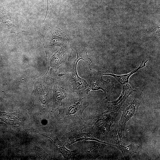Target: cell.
<instances>
[{
  "label": "cell",
  "instance_id": "cell-1",
  "mask_svg": "<svg viewBox=\"0 0 160 160\" xmlns=\"http://www.w3.org/2000/svg\"><path fill=\"white\" fill-rule=\"evenodd\" d=\"M88 94L74 92L63 101L59 108L58 116L63 126L68 128L84 125L85 121L82 118L85 109L89 105Z\"/></svg>",
  "mask_w": 160,
  "mask_h": 160
},
{
  "label": "cell",
  "instance_id": "cell-2",
  "mask_svg": "<svg viewBox=\"0 0 160 160\" xmlns=\"http://www.w3.org/2000/svg\"><path fill=\"white\" fill-rule=\"evenodd\" d=\"M118 112L106 111L91 117L85 121L84 129L100 141L106 140L111 126L116 120Z\"/></svg>",
  "mask_w": 160,
  "mask_h": 160
},
{
  "label": "cell",
  "instance_id": "cell-3",
  "mask_svg": "<svg viewBox=\"0 0 160 160\" xmlns=\"http://www.w3.org/2000/svg\"><path fill=\"white\" fill-rule=\"evenodd\" d=\"M62 79L53 80L52 111L54 112L61 105L63 101L74 92L73 91L69 74H65Z\"/></svg>",
  "mask_w": 160,
  "mask_h": 160
},
{
  "label": "cell",
  "instance_id": "cell-4",
  "mask_svg": "<svg viewBox=\"0 0 160 160\" xmlns=\"http://www.w3.org/2000/svg\"><path fill=\"white\" fill-rule=\"evenodd\" d=\"M141 93L139 89L133 90L131 93L133 99L123 111L121 119L116 127L117 133L120 134L123 137H125L124 132L127 122L137 113L141 102Z\"/></svg>",
  "mask_w": 160,
  "mask_h": 160
},
{
  "label": "cell",
  "instance_id": "cell-5",
  "mask_svg": "<svg viewBox=\"0 0 160 160\" xmlns=\"http://www.w3.org/2000/svg\"><path fill=\"white\" fill-rule=\"evenodd\" d=\"M89 70V85L86 91V93L88 94V92L91 90L101 89L104 91L106 96L110 94L114 88V84L110 83V79L106 81L103 79L102 71H96L91 69Z\"/></svg>",
  "mask_w": 160,
  "mask_h": 160
},
{
  "label": "cell",
  "instance_id": "cell-6",
  "mask_svg": "<svg viewBox=\"0 0 160 160\" xmlns=\"http://www.w3.org/2000/svg\"><path fill=\"white\" fill-rule=\"evenodd\" d=\"M73 51L71 45L68 43L61 47L50 60L49 64L51 69H55L57 72L60 66L69 61Z\"/></svg>",
  "mask_w": 160,
  "mask_h": 160
},
{
  "label": "cell",
  "instance_id": "cell-7",
  "mask_svg": "<svg viewBox=\"0 0 160 160\" xmlns=\"http://www.w3.org/2000/svg\"><path fill=\"white\" fill-rule=\"evenodd\" d=\"M84 128L81 129H74L65 134L62 137L63 141L69 146L77 142L81 141L92 140L116 146V145L111 144L105 142L101 141L93 136L89 132H83Z\"/></svg>",
  "mask_w": 160,
  "mask_h": 160
},
{
  "label": "cell",
  "instance_id": "cell-8",
  "mask_svg": "<svg viewBox=\"0 0 160 160\" xmlns=\"http://www.w3.org/2000/svg\"><path fill=\"white\" fill-rule=\"evenodd\" d=\"M79 60L77 58L72 63V70L71 73L69 74L71 83L73 91L78 93L86 92L89 85L84 79L80 77L77 72V65Z\"/></svg>",
  "mask_w": 160,
  "mask_h": 160
},
{
  "label": "cell",
  "instance_id": "cell-9",
  "mask_svg": "<svg viewBox=\"0 0 160 160\" xmlns=\"http://www.w3.org/2000/svg\"><path fill=\"white\" fill-rule=\"evenodd\" d=\"M122 93L116 100L108 102V109L109 112L118 111L127 102L128 97L133 91L129 84L123 85Z\"/></svg>",
  "mask_w": 160,
  "mask_h": 160
},
{
  "label": "cell",
  "instance_id": "cell-10",
  "mask_svg": "<svg viewBox=\"0 0 160 160\" xmlns=\"http://www.w3.org/2000/svg\"><path fill=\"white\" fill-rule=\"evenodd\" d=\"M51 139L56 152L58 153H61L65 159H74L76 156L79 153L77 150L71 151L67 149L65 146L66 145L65 141H60L56 136L53 139Z\"/></svg>",
  "mask_w": 160,
  "mask_h": 160
},
{
  "label": "cell",
  "instance_id": "cell-11",
  "mask_svg": "<svg viewBox=\"0 0 160 160\" xmlns=\"http://www.w3.org/2000/svg\"><path fill=\"white\" fill-rule=\"evenodd\" d=\"M122 137L120 134L117 133L116 136V146L121 151L125 159H130L134 153L139 152L138 147L137 145L133 144L127 146H124L121 142V139Z\"/></svg>",
  "mask_w": 160,
  "mask_h": 160
},
{
  "label": "cell",
  "instance_id": "cell-12",
  "mask_svg": "<svg viewBox=\"0 0 160 160\" xmlns=\"http://www.w3.org/2000/svg\"><path fill=\"white\" fill-rule=\"evenodd\" d=\"M147 61L148 60H143L138 68L128 74L121 75H115L113 73L107 70L105 68H103V71L104 73H103V75L112 76L114 77L122 85H124L128 83L129 78L132 74L137 72L140 69L146 66V63Z\"/></svg>",
  "mask_w": 160,
  "mask_h": 160
},
{
  "label": "cell",
  "instance_id": "cell-13",
  "mask_svg": "<svg viewBox=\"0 0 160 160\" xmlns=\"http://www.w3.org/2000/svg\"><path fill=\"white\" fill-rule=\"evenodd\" d=\"M77 59L79 60L83 59L88 64L89 70H91L90 64L92 63L91 60L89 58L87 54V50L85 48L83 47L76 50Z\"/></svg>",
  "mask_w": 160,
  "mask_h": 160
},
{
  "label": "cell",
  "instance_id": "cell-14",
  "mask_svg": "<svg viewBox=\"0 0 160 160\" xmlns=\"http://www.w3.org/2000/svg\"><path fill=\"white\" fill-rule=\"evenodd\" d=\"M50 0H49V1H50Z\"/></svg>",
  "mask_w": 160,
  "mask_h": 160
}]
</instances>
